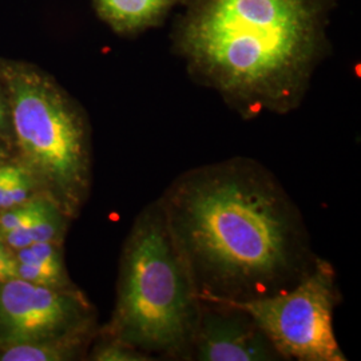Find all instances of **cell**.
<instances>
[{
  "label": "cell",
  "instance_id": "2e32d148",
  "mask_svg": "<svg viewBox=\"0 0 361 361\" xmlns=\"http://www.w3.org/2000/svg\"><path fill=\"white\" fill-rule=\"evenodd\" d=\"M26 176H31V174L27 171V169L20 162H18V164L0 162V185L10 182V180L23 178Z\"/></svg>",
  "mask_w": 361,
  "mask_h": 361
},
{
  "label": "cell",
  "instance_id": "3957f363",
  "mask_svg": "<svg viewBox=\"0 0 361 361\" xmlns=\"http://www.w3.org/2000/svg\"><path fill=\"white\" fill-rule=\"evenodd\" d=\"M201 300L159 200L135 219L123 245L116 308L101 335L146 355L190 360Z\"/></svg>",
  "mask_w": 361,
  "mask_h": 361
},
{
  "label": "cell",
  "instance_id": "6da1fadb",
  "mask_svg": "<svg viewBox=\"0 0 361 361\" xmlns=\"http://www.w3.org/2000/svg\"><path fill=\"white\" fill-rule=\"evenodd\" d=\"M158 200L200 300L249 301L281 293L319 257L292 197L252 158L190 169Z\"/></svg>",
  "mask_w": 361,
  "mask_h": 361
},
{
  "label": "cell",
  "instance_id": "ba28073f",
  "mask_svg": "<svg viewBox=\"0 0 361 361\" xmlns=\"http://www.w3.org/2000/svg\"><path fill=\"white\" fill-rule=\"evenodd\" d=\"M185 0H92L95 13L119 37H137L161 25Z\"/></svg>",
  "mask_w": 361,
  "mask_h": 361
},
{
  "label": "cell",
  "instance_id": "9a60e30c",
  "mask_svg": "<svg viewBox=\"0 0 361 361\" xmlns=\"http://www.w3.org/2000/svg\"><path fill=\"white\" fill-rule=\"evenodd\" d=\"M11 138H13V133H11L10 106H8V99H7L3 82L0 79V140L7 142Z\"/></svg>",
  "mask_w": 361,
  "mask_h": 361
},
{
  "label": "cell",
  "instance_id": "7c38bea8",
  "mask_svg": "<svg viewBox=\"0 0 361 361\" xmlns=\"http://www.w3.org/2000/svg\"><path fill=\"white\" fill-rule=\"evenodd\" d=\"M89 359L94 361H152L154 357L142 350L109 336L101 335V341L97 343L89 353Z\"/></svg>",
  "mask_w": 361,
  "mask_h": 361
},
{
  "label": "cell",
  "instance_id": "e0dca14e",
  "mask_svg": "<svg viewBox=\"0 0 361 361\" xmlns=\"http://www.w3.org/2000/svg\"><path fill=\"white\" fill-rule=\"evenodd\" d=\"M4 142L6 141H3V140H0V161H3V158L6 157V146H4Z\"/></svg>",
  "mask_w": 361,
  "mask_h": 361
},
{
  "label": "cell",
  "instance_id": "8992f818",
  "mask_svg": "<svg viewBox=\"0 0 361 361\" xmlns=\"http://www.w3.org/2000/svg\"><path fill=\"white\" fill-rule=\"evenodd\" d=\"M97 326L95 312L77 286L51 288L19 277L0 283V348Z\"/></svg>",
  "mask_w": 361,
  "mask_h": 361
},
{
  "label": "cell",
  "instance_id": "7a4b0ae2",
  "mask_svg": "<svg viewBox=\"0 0 361 361\" xmlns=\"http://www.w3.org/2000/svg\"><path fill=\"white\" fill-rule=\"evenodd\" d=\"M336 0H185L173 50L195 83L244 119L302 104L329 50Z\"/></svg>",
  "mask_w": 361,
  "mask_h": 361
},
{
  "label": "cell",
  "instance_id": "5bb4252c",
  "mask_svg": "<svg viewBox=\"0 0 361 361\" xmlns=\"http://www.w3.org/2000/svg\"><path fill=\"white\" fill-rule=\"evenodd\" d=\"M18 269V261L15 252L0 240V283L15 279Z\"/></svg>",
  "mask_w": 361,
  "mask_h": 361
},
{
  "label": "cell",
  "instance_id": "8fae6325",
  "mask_svg": "<svg viewBox=\"0 0 361 361\" xmlns=\"http://www.w3.org/2000/svg\"><path fill=\"white\" fill-rule=\"evenodd\" d=\"M59 209L44 195H37L26 202L0 210V238L11 231L27 226Z\"/></svg>",
  "mask_w": 361,
  "mask_h": 361
},
{
  "label": "cell",
  "instance_id": "4fadbf2b",
  "mask_svg": "<svg viewBox=\"0 0 361 361\" xmlns=\"http://www.w3.org/2000/svg\"><path fill=\"white\" fill-rule=\"evenodd\" d=\"M43 195L31 176L0 185V210L20 205L28 200Z\"/></svg>",
  "mask_w": 361,
  "mask_h": 361
},
{
  "label": "cell",
  "instance_id": "52a82bcc",
  "mask_svg": "<svg viewBox=\"0 0 361 361\" xmlns=\"http://www.w3.org/2000/svg\"><path fill=\"white\" fill-rule=\"evenodd\" d=\"M190 360H283L269 338L245 310L201 300Z\"/></svg>",
  "mask_w": 361,
  "mask_h": 361
},
{
  "label": "cell",
  "instance_id": "9c48e42d",
  "mask_svg": "<svg viewBox=\"0 0 361 361\" xmlns=\"http://www.w3.org/2000/svg\"><path fill=\"white\" fill-rule=\"evenodd\" d=\"M97 336V326L56 338L0 348V361H68L82 359Z\"/></svg>",
  "mask_w": 361,
  "mask_h": 361
},
{
  "label": "cell",
  "instance_id": "30bf717a",
  "mask_svg": "<svg viewBox=\"0 0 361 361\" xmlns=\"http://www.w3.org/2000/svg\"><path fill=\"white\" fill-rule=\"evenodd\" d=\"M68 219H68L61 209H55L38 221L4 234L0 240L10 246L13 252L37 243L63 244Z\"/></svg>",
  "mask_w": 361,
  "mask_h": 361
},
{
  "label": "cell",
  "instance_id": "277c9868",
  "mask_svg": "<svg viewBox=\"0 0 361 361\" xmlns=\"http://www.w3.org/2000/svg\"><path fill=\"white\" fill-rule=\"evenodd\" d=\"M13 140L40 193L75 219L90 195L89 119L80 104L34 63L0 58Z\"/></svg>",
  "mask_w": 361,
  "mask_h": 361
},
{
  "label": "cell",
  "instance_id": "ac0fdd59",
  "mask_svg": "<svg viewBox=\"0 0 361 361\" xmlns=\"http://www.w3.org/2000/svg\"><path fill=\"white\" fill-rule=\"evenodd\" d=\"M0 162H1V161H0Z\"/></svg>",
  "mask_w": 361,
  "mask_h": 361
},
{
  "label": "cell",
  "instance_id": "5b68a950",
  "mask_svg": "<svg viewBox=\"0 0 361 361\" xmlns=\"http://www.w3.org/2000/svg\"><path fill=\"white\" fill-rule=\"evenodd\" d=\"M340 301L335 268L317 257L313 269L293 288L249 301H212L245 310L283 360L345 361L334 328Z\"/></svg>",
  "mask_w": 361,
  "mask_h": 361
}]
</instances>
